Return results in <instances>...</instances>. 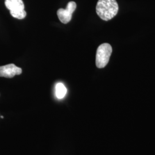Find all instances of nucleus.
I'll list each match as a JSON object with an SVG mask.
<instances>
[{
    "label": "nucleus",
    "instance_id": "nucleus-3",
    "mask_svg": "<svg viewBox=\"0 0 155 155\" xmlns=\"http://www.w3.org/2000/svg\"><path fill=\"white\" fill-rule=\"evenodd\" d=\"M77 8V4L74 1H70L68 3L66 8H61L57 11V15L60 21L63 24H67L72 18V13Z\"/></svg>",
    "mask_w": 155,
    "mask_h": 155
},
{
    "label": "nucleus",
    "instance_id": "nucleus-2",
    "mask_svg": "<svg viewBox=\"0 0 155 155\" xmlns=\"http://www.w3.org/2000/svg\"><path fill=\"white\" fill-rule=\"evenodd\" d=\"M112 53V47L108 43H103L98 47L95 63L99 68H102L107 64Z\"/></svg>",
    "mask_w": 155,
    "mask_h": 155
},
{
    "label": "nucleus",
    "instance_id": "nucleus-1",
    "mask_svg": "<svg viewBox=\"0 0 155 155\" xmlns=\"http://www.w3.org/2000/svg\"><path fill=\"white\" fill-rule=\"evenodd\" d=\"M118 9L116 0H98L96 6L97 15L104 21H109L116 16Z\"/></svg>",
    "mask_w": 155,
    "mask_h": 155
},
{
    "label": "nucleus",
    "instance_id": "nucleus-5",
    "mask_svg": "<svg viewBox=\"0 0 155 155\" xmlns=\"http://www.w3.org/2000/svg\"><path fill=\"white\" fill-rule=\"evenodd\" d=\"M5 5L6 8L10 11V13L25 10L22 0H5Z\"/></svg>",
    "mask_w": 155,
    "mask_h": 155
},
{
    "label": "nucleus",
    "instance_id": "nucleus-7",
    "mask_svg": "<svg viewBox=\"0 0 155 155\" xmlns=\"http://www.w3.org/2000/svg\"><path fill=\"white\" fill-rule=\"evenodd\" d=\"M10 13H11L12 16L14 18H17V19H19V20L24 19L27 16V13L25 10L21 11L11 12Z\"/></svg>",
    "mask_w": 155,
    "mask_h": 155
},
{
    "label": "nucleus",
    "instance_id": "nucleus-6",
    "mask_svg": "<svg viewBox=\"0 0 155 155\" xmlns=\"http://www.w3.org/2000/svg\"><path fill=\"white\" fill-rule=\"evenodd\" d=\"M55 92L56 97L58 99H62L66 94V87L63 83H58L56 86Z\"/></svg>",
    "mask_w": 155,
    "mask_h": 155
},
{
    "label": "nucleus",
    "instance_id": "nucleus-4",
    "mask_svg": "<svg viewBox=\"0 0 155 155\" xmlns=\"http://www.w3.org/2000/svg\"><path fill=\"white\" fill-rule=\"evenodd\" d=\"M21 73L22 69L14 64L0 66V77L12 78L16 75H20Z\"/></svg>",
    "mask_w": 155,
    "mask_h": 155
}]
</instances>
